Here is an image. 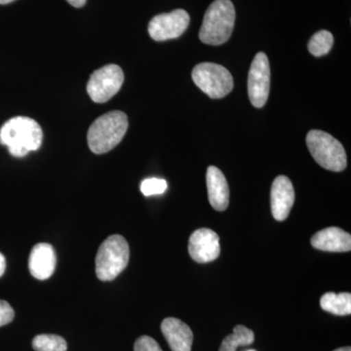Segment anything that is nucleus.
I'll return each mask as SVG.
<instances>
[{"label": "nucleus", "mask_w": 351, "mask_h": 351, "mask_svg": "<svg viewBox=\"0 0 351 351\" xmlns=\"http://www.w3.org/2000/svg\"><path fill=\"white\" fill-rule=\"evenodd\" d=\"M128 119L125 113L114 110L95 120L87 133V143L92 152L107 154L114 149L125 136Z\"/></svg>", "instance_id": "obj_2"}, {"label": "nucleus", "mask_w": 351, "mask_h": 351, "mask_svg": "<svg viewBox=\"0 0 351 351\" xmlns=\"http://www.w3.org/2000/svg\"><path fill=\"white\" fill-rule=\"evenodd\" d=\"M206 184L210 204L217 211H225L230 203V188L225 175L219 168L210 166L207 169Z\"/></svg>", "instance_id": "obj_15"}, {"label": "nucleus", "mask_w": 351, "mask_h": 351, "mask_svg": "<svg viewBox=\"0 0 351 351\" xmlns=\"http://www.w3.org/2000/svg\"><path fill=\"white\" fill-rule=\"evenodd\" d=\"M189 252L195 262H213L219 258L221 253L219 235L210 228L195 230L189 237Z\"/></svg>", "instance_id": "obj_10"}, {"label": "nucleus", "mask_w": 351, "mask_h": 351, "mask_svg": "<svg viewBox=\"0 0 351 351\" xmlns=\"http://www.w3.org/2000/svg\"><path fill=\"white\" fill-rule=\"evenodd\" d=\"M15 317V311L12 306L5 301L0 300V327L5 326L12 322Z\"/></svg>", "instance_id": "obj_22"}, {"label": "nucleus", "mask_w": 351, "mask_h": 351, "mask_svg": "<svg viewBox=\"0 0 351 351\" xmlns=\"http://www.w3.org/2000/svg\"><path fill=\"white\" fill-rule=\"evenodd\" d=\"M124 82V73L117 64H108L95 71L87 83V92L97 104L110 101L119 93Z\"/></svg>", "instance_id": "obj_7"}, {"label": "nucleus", "mask_w": 351, "mask_h": 351, "mask_svg": "<svg viewBox=\"0 0 351 351\" xmlns=\"http://www.w3.org/2000/svg\"><path fill=\"white\" fill-rule=\"evenodd\" d=\"M311 245L317 250L325 252H350L351 237L341 228L331 226L316 232L311 239Z\"/></svg>", "instance_id": "obj_14"}, {"label": "nucleus", "mask_w": 351, "mask_h": 351, "mask_svg": "<svg viewBox=\"0 0 351 351\" xmlns=\"http://www.w3.org/2000/svg\"><path fill=\"white\" fill-rule=\"evenodd\" d=\"M57 258L54 248L48 243L36 244L29 258V272L38 280L50 278L56 269Z\"/></svg>", "instance_id": "obj_12"}, {"label": "nucleus", "mask_w": 351, "mask_h": 351, "mask_svg": "<svg viewBox=\"0 0 351 351\" xmlns=\"http://www.w3.org/2000/svg\"><path fill=\"white\" fill-rule=\"evenodd\" d=\"M334 351H351L350 346H346V348H338V350Z\"/></svg>", "instance_id": "obj_25"}, {"label": "nucleus", "mask_w": 351, "mask_h": 351, "mask_svg": "<svg viewBox=\"0 0 351 351\" xmlns=\"http://www.w3.org/2000/svg\"><path fill=\"white\" fill-rule=\"evenodd\" d=\"M321 308L335 315L346 316L351 314L350 293H326L320 300Z\"/></svg>", "instance_id": "obj_16"}, {"label": "nucleus", "mask_w": 351, "mask_h": 351, "mask_svg": "<svg viewBox=\"0 0 351 351\" xmlns=\"http://www.w3.org/2000/svg\"><path fill=\"white\" fill-rule=\"evenodd\" d=\"M15 1V0H0V4L4 5V4L11 3V2Z\"/></svg>", "instance_id": "obj_26"}, {"label": "nucleus", "mask_w": 351, "mask_h": 351, "mask_svg": "<svg viewBox=\"0 0 351 351\" xmlns=\"http://www.w3.org/2000/svg\"><path fill=\"white\" fill-rule=\"evenodd\" d=\"M270 88L269 58L263 52L258 53L251 64L248 75V95L252 105L261 108L267 103Z\"/></svg>", "instance_id": "obj_8"}, {"label": "nucleus", "mask_w": 351, "mask_h": 351, "mask_svg": "<svg viewBox=\"0 0 351 351\" xmlns=\"http://www.w3.org/2000/svg\"><path fill=\"white\" fill-rule=\"evenodd\" d=\"M134 351H163L156 339L149 336L140 337L134 346Z\"/></svg>", "instance_id": "obj_21"}, {"label": "nucleus", "mask_w": 351, "mask_h": 351, "mask_svg": "<svg viewBox=\"0 0 351 351\" xmlns=\"http://www.w3.org/2000/svg\"><path fill=\"white\" fill-rule=\"evenodd\" d=\"M43 132L36 120L27 117H13L0 129V144L6 145L15 157H24L38 151L43 145Z\"/></svg>", "instance_id": "obj_1"}, {"label": "nucleus", "mask_w": 351, "mask_h": 351, "mask_svg": "<svg viewBox=\"0 0 351 351\" xmlns=\"http://www.w3.org/2000/svg\"><path fill=\"white\" fill-rule=\"evenodd\" d=\"M196 86L212 99H221L233 89V78L223 66L214 63H201L193 71Z\"/></svg>", "instance_id": "obj_6"}, {"label": "nucleus", "mask_w": 351, "mask_h": 351, "mask_svg": "<svg viewBox=\"0 0 351 351\" xmlns=\"http://www.w3.org/2000/svg\"><path fill=\"white\" fill-rule=\"evenodd\" d=\"M235 8L230 0H215L208 7L199 31V38L209 45H221L232 36Z\"/></svg>", "instance_id": "obj_3"}, {"label": "nucleus", "mask_w": 351, "mask_h": 351, "mask_svg": "<svg viewBox=\"0 0 351 351\" xmlns=\"http://www.w3.org/2000/svg\"><path fill=\"white\" fill-rule=\"evenodd\" d=\"M32 348L36 351H66V339L58 335H38L32 341Z\"/></svg>", "instance_id": "obj_19"}, {"label": "nucleus", "mask_w": 351, "mask_h": 351, "mask_svg": "<svg viewBox=\"0 0 351 351\" xmlns=\"http://www.w3.org/2000/svg\"><path fill=\"white\" fill-rule=\"evenodd\" d=\"M306 145L316 163L321 167L341 172L348 165L345 147L326 132L311 130L306 135Z\"/></svg>", "instance_id": "obj_5"}, {"label": "nucleus", "mask_w": 351, "mask_h": 351, "mask_svg": "<svg viewBox=\"0 0 351 351\" xmlns=\"http://www.w3.org/2000/svg\"><path fill=\"white\" fill-rule=\"evenodd\" d=\"M6 269V261L4 256L0 253V277L3 276L4 272H5Z\"/></svg>", "instance_id": "obj_24"}, {"label": "nucleus", "mask_w": 351, "mask_h": 351, "mask_svg": "<svg viewBox=\"0 0 351 351\" xmlns=\"http://www.w3.org/2000/svg\"><path fill=\"white\" fill-rule=\"evenodd\" d=\"M255 341V334L248 328L237 325L232 335L223 339L219 351H237L239 346H251Z\"/></svg>", "instance_id": "obj_17"}, {"label": "nucleus", "mask_w": 351, "mask_h": 351, "mask_svg": "<svg viewBox=\"0 0 351 351\" xmlns=\"http://www.w3.org/2000/svg\"><path fill=\"white\" fill-rule=\"evenodd\" d=\"M295 202V189L286 176H278L272 182L270 193L271 213L278 221H285Z\"/></svg>", "instance_id": "obj_11"}, {"label": "nucleus", "mask_w": 351, "mask_h": 351, "mask_svg": "<svg viewBox=\"0 0 351 351\" xmlns=\"http://www.w3.org/2000/svg\"><path fill=\"white\" fill-rule=\"evenodd\" d=\"M71 5L76 7V8H80V7L84 6L86 3L87 0H66Z\"/></svg>", "instance_id": "obj_23"}, {"label": "nucleus", "mask_w": 351, "mask_h": 351, "mask_svg": "<svg viewBox=\"0 0 351 351\" xmlns=\"http://www.w3.org/2000/svg\"><path fill=\"white\" fill-rule=\"evenodd\" d=\"M167 188V182L159 178H149L141 184V191L145 196L163 195Z\"/></svg>", "instance_id": "obj_20"}, {"label": "nucleus", "mask_w": 351, "mask_h": 351, "mask_svg": "<svg viewBox=\"0 0 351 351\" xmlns=\"http://www.w3.org/2000/svg\"><path fill=\"white\" fill-rule=\"evenodd\" d=\"M246 351H257V350H246Z\"/></svg>", "instance_id": "obj_27"}, {"label": "nucleus", "mask_w": 351, "mask_h": 351, "mask_svg": "<svg viewBox=\"0 0 351 351\" xmlns=\"http://www.w3.org/2000/svg\"><path fill=\"white\" fill-rule=\"evenodd\" d=\"M130 258L128 242L119 234L108 237L97 253L96 274L101 281H112L126 269Z\"/></svg>", "instance_id": "obj_4"}, {"label": "nucleus", "mask_w": 351, "mask_h": 351, "mask_svg": "<svg viewBox=\"0 0 351 351\" xmlns=\"http://www.w3.org/2000/svg\"><path fill=\"white\" fill-rule=\"evenodd\" d=\"M161 331L172 351H191L193 332L182 320L166 318L161 324Z\"/></svg>", "instance_id": "obj_13"}, {"label": "nucleus", "mask_w": 351, "mask_h": 351, "mask_svg": "<svg viewBox=\"0 0 351 351\" xmlns=\"http://www.w3.org/2000/svg\"><path fill=\"white\" fill-rule=\"evenodd\" d=\"M332 44H334V36L331 32L323 29L313 34L307 45V49L314 57H322L330 52Z\"/></svg>", "instance_id": "obj_18"}, {"label": "nucleus", "mask_w": 351, "mask_h": 351, "mask_svg": "<svg viewBox=\"0 0 351 351\" xmlns=\"http://www.w3.org/2000/svg\"><path fill=\"white\" fill-rule=\"evenodd\" d=\"M191 22L189 13L177 9L170 13L159 14L149 24V34L156 41H165L180 38L186 31Z\"/></svg>", "instance_id": "obj_9"}]
</instances>
